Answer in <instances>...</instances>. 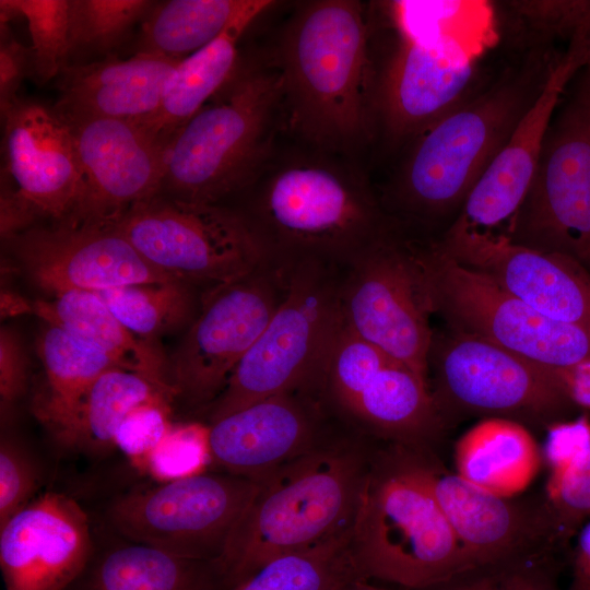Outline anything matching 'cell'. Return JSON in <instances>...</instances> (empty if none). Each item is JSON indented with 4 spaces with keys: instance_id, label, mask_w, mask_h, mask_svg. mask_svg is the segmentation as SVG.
Here are the masks:
<instances>
[{
    "instance_id": "f6af8a7d",
    "label": "cell",
    "mask_w": 590,
    "mask_h": 590,
    "mask_svg": "<svg viewBox=\"0 0 590 590\" xmlns=\"http://www.w3.org/2000/svg\"><path fill=\"white\" fill-rule=\"evenodd\" d=\"M26 76H33L31 47L21 44L7 23H0V109L4 110L19 96Z\"/></svg>"
},
{
    "instance_id": "9a60e30c",
    "label": "cell",
    "mask_w": 590,
    "mask_h": 590,
    "mask_svg": "<svg viewBox=\"0 0 590 590\" xmlns=\"http://www.w3.org/2000/svg\"><path fill=\"white\" fill-rule=\"evenodd\" d=\"M430 363L436 373L432 394L441 417L455 410L546 423L574 405L554 368L473 334L452 330L433 337Z\"/></svg>"
},
{
    "instance_id": "bcb514c9",
    "label": "cell",
    "mask_w": 590,
    "mask_h": 590,
    "mask_svg": "<svg viewBox=\"0 0 590 590\" xmlns=\"http://www.w3.org/2000/svg\"><path fill=\"white\" fill-rule=\"evenodd\" d=\"M554 370L571 403L590 410V362Z\"/></svg>"
},
{
    "instance_id": "7402d4cb",
    "label": "cell",
    "mask_w": 590,
    "mask_h": 590,
    "mask_svg": "<svg viewBox=\"0 0 590 590\" xmlns=\"http://www.w3.org/2000/svg\"><path fill=\"white\" fill-rule=\"evenodd\" d=\"M95 546L84 508L67 494L44 492L0 526L4 590H64Z\"/></svg>"
},
{
    "instance_id": "f546056e",
    "label": "cell",
    "mask_w": 590,
    "mask_h": 590,
    "mask_svg": "<svg viewBox=\"0 0 590 590\" xmlns=\"http://www.w3.org/2000/svg\"><path fill=\"white\" fill-rule=\"evenodd\" d=\"M346 413L400 444L415 446L434 436L444 421L428 382L399 363L384 367Z\"/></svg>"
},
{
    "instance_id": "ee69618b",
    "label": "cell",
    "mask_w": 590,
    "mask_h": 590,
    "mask_svg": "<svg viewBox=\"0 0 590 590\" xmlns=\"http://www.w3.org/2000/svg\"><path fill=\"white\" fill-rule=\"evenodd\" d=\"M30 362L20 334L12 328L0 330V401L3 416L28 388Z\"/></svg>"
},
{
    "instance_id": "6da1fadb",
    "label": "cell",
    "mask_w": 590,
    "mask_h": 590,
    "mask_svg": "<svg viewBox=\"0 0 590 590\" xmlns=\"http://www.w3.org/2000/svg\"><path fill=\"white\" fill-rule=\"evenodd\" d=\"M368 31L353 0L300 5L283 31L276 67L292 127L331 149L356 144L368 129Z\"/></svg>"
},
{
    "instance_id": "b9f144b4",
    "label": "cell",
    "mask_w": 590,
    "mask_h": 590,
    "mask_svg": "<svg viewBox=\"0 0 590 590\" xmlns=\"http://www.w3.org/2000/svg\"><path fill=\"white\" fill-rule=\"evenodd\" d=\"M546 507L559 538L590 516V455L555 484L546 485Z\"/></svg>"
},
{
    "instance_id": "4dcf8cb0",
    "label": "cell",
    "mask_w": 590,
    "mask_h": 590,
    "mask_svg": "<svg viewBox=\"0 0 590 590\" xmlns=\"http://www.w3.org/2000/svg\"><path fill=\"white\" fill-rule=\"evenodd\" d=\"M173 399L144 376L120 367L99 375L76 404L61 436L64 447L99 456L115 448V434L138 405Z\"/></svg>"
},
{
    "instance_id": "3957f363",
    "label": "cell",
    "mask_w": 590,
    "mask_h": 590,
    "mask_svg": "<svg viewBox=\"0 0 590 590\" xmlns=\"http://www.w3.org/2000/svg\"><path fill=\"white\" fill-rule=\"evenodd\" d=\"M276 66L238 62L229 80L172 137L158 194L216 204L258 176L282 104Z\"/></svg>"
},
{
    "instance_id": "f907efd6",
    "label": "cell",
    "mask_w": 590,
    "mask_h": 590,
    "mask_svg": "<svg viewBox=\"0 0 590 590\" xmlns=\"http://www.w3.org/2000/svg\"><path fill=\"white\" fill-rule=\"evenodd\" d=\"M583 26H585L587 33L590 36V1H589L588 9H587V12H586V16H585V20H583Z\"/></svg>"
},
{
    "instance_id": "5b68a950",
    "label": "cell",
    "mask_w": 590,
    "mask_h": 590,
    "mask_svg": "<svg viewBox=\"0 0 590 590\" xmlns=\"http://www.w3.org/2000/svg\"><path fill=\"white\" fill-rule=\"evenodd\" d=\"M248 220L272 260L312 258L343 267L387 232L364 184L326 161L300 160L263 181Z\"/></svg>"
},
{
    "instance_id": "44dd1931",
    "label": "cell",
    "mask_w": 590,
    "mask_h": 590,
    "mask_svg": "<svg viewBox=\"0 0 590 590\" xmlns=\"http://www.w3.org/2000/svg\"><path fill=\"white\" fill-rule=\"evenodd\" d=\"M66 122L86 184L82 204L68 219L115 223L135 204L160 193L167 141L130 121L88 118Z\"/></svg>"
},
{
    "instance_id": "8992f818",
    "label": "cell",
    "mask_w": 590,
    "mask_h": 590,
    "mask_svg": "<svg viewBox=\"0 0 590 590\" xmlns=\"http://www.w3.org/2000/svg\"><path fill=\"white\" fill-rule=\"evenodd\" d=\"M284 263L282 300L206 409L210 423L275 394L323 386L328 354L343 322L340 266L312 258Z\"/></svg>"
},
{
    "instance_id": "f35d334b",
    "label": "cell",
    "mask_w": 590,
    "mask_h": 590,
    "mask_svg": "<svg viewBox=\"0 0 590 590\" xmlns=\"http://www.w3.org/2000/svg\"><path fill=\"white\" fill-rule=\"evenodd\" d=\"M548 553L467 569L434 590H559Z\"/></svg>"
},
{
    "instance_id": "5bb4252c",
    "label": "cell",
    "mask_w": 590,
    "mask_h": 590,
    "mask_svg": "<svg viewBox=\"0 0 590 590\" xmlns=\"http://www.w3.org/2000/svg\"><path fill=\"white\" fill-rule=\"evenodd\" d=\"M285 282L286 264L271 259L236 282L210 288L169 362L174 401L206 411L269 323Z\"/></svg>"
},
{
    "instance_id": "f1b7e54d",
    "label": "cell",
    "mask_w": 590,
    "mask_h": 590,
    "mask_svg": "<svg viewBox=\"0 0 590 590\" xmlns=\"http://www.w3.org/2000/svg\"><path fill=\"white\" fill-rule=\"evenodd\" d=\"M44 378L32 399L34 416L56 440L91 384L117 367L105 355L64 330L47 324L37 341Z\"/></svg>"
},
{
    "instance_id": "4316f807",
    "label": "cell",
    "mask_w": 590,
    "mask_h": 590,
    "mask_svg": "<svg viewBox=\"0 0 590 590\" xmlns=\"http://www.w3.org/2000/svg\"><path fill=\"white\" fill-rule=\"evenodd\" d=\"M457 474L494 495L514 498L539 472L543 455L521 423L487 417L468 429L456 442Z\"/></svg>"
},
{
    "instance_id": "52a82bcc",
    "label": "cell",
    "mask_w": 590,
    "mask_h": 590,
    "mask_svg": "<svg viewBox=\"0 0 590 590\" xmlns=\"http://www.w3.org/2000/svg\"><path fill=\"white\" fill-rule=\"evenodd\" d=\"M470 7L457 1L391 3L400 43L377 101L391 139H414L465 101L480 48L462 23Z\"/></svg>"
},
{
    "instance_id": "4fadbf2b",
    "label": "cell",
    "mask_w": 590,
    "mask_h": 590,
    "mask_svg": "<svg viewBox=\"0 0 590 590\" xmlns=\"http://www.w3.org/2000/svg\"><path fill=\"white\" fill-rule=\"evenodd\" d=\"M259 486L231 473L134 487L115 497L105 518L121 539L197 559H219Z\"/></svg>"
},
{
    "instance_id": "30bf717a",
    "label": "cell",
    "mask_w": 590,
    "mask_h": 590,
    "mask_svg": "<svg viewBox=\"0 0 590 590\" xmlns=\"http://www.w3.org/2000/svg\"><path fill=\"white\" fill-rule=\"evenodd\" d=\"M433 312L452 330L487 340L550 368L590 362V331L553 320L469 268L437 243L418 246Z\"/></svg>"
},
{
    "instance_id": "277c9868",
    "label": "cell",
    "mask_w": 590,
    "mask_h": 590,
    "mask_svg": "<svg viewBox=\"0 0 590 590\" xmlns=\"http://www.w3.org/2000/svg\"><path fill=\"white\" fill-rule=\"evenodd\" d=\"M351 551L364 579L415 590L467 570L452 529L399 444L369 462L352 524Z\"/></svg>"
},
{
    "instance_id": "ac0fdd59",
    "label": "cell",
    "mask_w": 590,
    "mask_h": 590,
    "mask_svg": "<svg viewBox=\"0 0 590 590\" xmlns=\"http://www.w3.org/2000/svg\"><path fill=\"white\" fill-rule=\"evenodd\" d=\"M5 240L31 281L51 296L176 281L151 267L113 223L66 219Z\"/></svg>"
},
{
    "instance_id": "d590c367",
    "label": "cell",
    "mask_w": 590,
    "mask_h": 590,
    "mask_svg": "<svg viewBox=\"0 0 590 590\" xmlns=\"http://www.w3.org/2000/svg\"><path fill=\"white\" fill-rule=\"evenodd\" d=\"M1 23L24 17L32 38L33 76L58 78L69 60V0H1Z\"/></svg>"
},
{
    "instance_id": "7dc6e473",
    "label": "cell",
    "mask_w": 590,
    "mask_h": 590,
    "mask_svg": "<svg viewBox=\"0 0 590 590\" xmlns=\"http://www.w3.org/2000/svg\"><path fill=\"white\" fill-rule=\"evenodd\" d=\"M569 590H590V521L581 528L578 535Z\"/></svg>"
},
{
    "instance_id": "7c38bea8",
    "label": "cell",
    "mask_w": 590,
    "mask_h": 590,
    "mask_svg": "<svg viewBox=\"0 0 590 590\" xmlns=\"http://www.w3.org/2000/svg\"><path fill=\"white\" fill-rule=\"evenodd\" d=\"M343 268V323L427 381L433 308L418 246L387 231Z\"/></svg>"
},
{
    "instance_id": "9c48e42d",
    "label": "cell",
    "mask_w": 590,
    "mask_h": 590,
    "mask_svg": "<svg viewBox=\"0 0 590 590\" xmlns=\"http://www.w3.org/2000/svg\"><path fill=\"white\" fill-rule=\"evenodd\" d=\"M113 224L151 267L187 284L233 283L271 260L247 217L217 204L157 194Z\"/></svg>"
},
{
    "instance_id": "1f68e13d",
    "label": "cell",
    "mask_w": 590,
    "mask_h": 590,
    "mask_svg": "<svg viewBox=\"0 0 590 590\" xmlns=\"http://www.w3.org/2000/svg\"><path fill=\"white\" fill-rule=\"evenodd\" d=\"M251 23L237 24L181 59L170 75L157 115L146 126L169 143L172 137L229 80L239 60L237 42Z\"/></svg>"
},
{
    "instance_id": "60d3db41",
    "label": "cell",
    "mask_w": 590,
    "mask_h": 590,
    "mask_svg": "<svg viewBox=\"0 0 590 590\" xmlns=\"http://www.w3.org/2000/svg\"><path fill=\"white\" fill-rule=\"evenodd\" d=\"M39 471L31 455L12 438L0 442V526L27 506L39 486Z\"/></svg>"
},
{
    "instance_id": "2e32d148",
    "label": "cell",
    "mask_w": 590,
    "mask_h": 590,
    "mask_svg": "<svg viewBox=\"0 0 590 590\" xmlns=\"http://www.w3.org/2000/svg\"><path fill=\"white\" fill-rule=\"evenodd\" d=\"M436 498L464 556L467 569L548 553L558 532L546 507L488 493L444 471L415 445L399 444Z\"/></svg>"
},
{
    "instance_id": "484cf974",
    "label": "cell",
    "mask_w": 590,
    "mask_h": 590,
    "mask_svg": "<svg viewBox=\"0 0 590 590\" xmlns=\"http://www.w3.org/2000/svg\"><path fill=\"white\" fill-rule=\"evenodd\" d=\"M31 314L98 351L117 367L144 376L174 401L169 363L149 339L127 329L97 293L81 290L59 293L34 302Z\"/></svg>"
},
{
    "instance_id": "d6a6232c",
    "label": "cell",
    "mask_w": 590,
    "mask_h": 590,
    "mask_svg": "<svg viewBox=\"0 0 590 590\" xmlns=\"http://www.w3.org/2000/svg\"><path fill=\"white\" fill-rule=\"evenodd\" d=\"M351 535L352 527L309 550L274 558L231 590H335L363 578Z\"/></svg>"
},
{
    "instance_id": "c3c4849f",
    "label": "cell",
    "mask_w": 590,
    "mask_h": 590,
    "mask_svg": "<svg viewBox=\"0 0 590 590\" xmlns=\"http://www.w3.org/2000/svg\"><path fill=\"white\" fill-rule=\"evenodd\" d=\"M32 312V304L14 293L2 292L1 294V316H16Z\"/></svg>"
},
{
    "instance_id": "d4e9b609",
    "label": "cell",
    "mask_w": 590,
    "mask_h": 590,
    "mask_svg": "<svg viewBox=\"0 0 590 590\" xmlns=\"http://www.w3.org/2000/svg\"><path fill=\"white\" fill-rule=\"evenodd\" d=\"M125 540V539H123ZM95 546L80 576L64 590H231L220 559L178 556L141 543Z\"/></svg>"
},
{
    "instance_id": "603a6c76",
    "label": "cell",
    "mask_w": 590,
    "mask_h": 590,
    "mask_svg": "<svg viewBox=\"0 0 590 590\" xmlns=\"http://www.w3.org/2000/svg\"><path fill=\"white\" fill-rule=\"evenodd\" d=\"M317 420L298 392L262 399L210 423L211 463L259 482L318 446Z\"/></svg>"
},
{
    "instance_id": "83f0119b",
    "label": "cell",
    "mask_w": 590,
    "mask_h": 590,
    "mask_svg": "<svg viewBox=\"0 0 590 590\" xmlns=\"http://www.w3.org/2000/svg\"><path fill=\"white\" fill-rule=\"evenodd\" d=\"M270 0H168L156 2L140 25L135 52L184 59L231 27L251 23Z\"/></svg>"
},
{
    "instance_id": "ba28073f",
    "label": "cell",
    "mask_w": 590,
    "mask_h": 590,
    "mask_svg": "<svg viewBox=\"0 0 590 590\" xmlns=\"http://www.w3.org/2000/svg\"><path fill=\"white\" fill-rule=\"evenodd\" d=\"M529 87L523 76L506 80L416 135L397 180L401 208L438 217L463 205L535 99Z\"/></svg>"
},
{
    "instance_id": "7a4b0ae2",
    "label": "cell",
    "mask_w": 590,
    "mask_h": 590,
    "mask_svg": "<svg viewBox=\"0 0 590 590\" xmlns=\"http://www.w3.org/2000/svg\"><path fill=\"white\" fill-rule=\"evenodd\" d=\"M368 467L355 445L317 446L260 480L219 558L233 586L350 529Z\"/></svg>"
},
{
    "instance_id": "7bdbcfd3",
    "label": "cell",
    "mask_w": 590,
    "mask_h": 590,
    "mask_svg": "<svg viewBox=\"0 0 590 590\" xmlns=\"http://www.w3.org/2000/svg\"><path fill=\"white\" fill-rule=\"evenodd\" d=\"M542 455L550 469L547 485L555 484L590 455V418L550 424Z\"/></svg>"
},
{
    "instance_id": "8fae6325",
    "label": "cell",
    "mask_w": 590,
    "mask_h": 590,
    "mask_svg": "<svg viewBox=\"0 0 590 590\" xmlns=\"http://www.w3.org/2000/svg\"><path fill=\"white\" fill-rule=\"evenodd\" d=\"M545 134L529 192L506 235L590 269V66Z\"/></svg>"
},
{
    "instance_id": "74e56055",
    "label": "cell",
    "mask_w": 590,
    "mask_h": 590,
    "mask_svg": "<svg viewBox=\"0 0 590 590\" xmlns=\"http://www.w3.org/2000/svg\"><path fill=\"white\" fill-rule=\"evenodd\" d=\"M209 425L197 422L172 426L150 455L144 473L157 483L204 473L211 464Z\"/></svg>"
},
{
    "instance_id": "d6986e66",
    "label": "cell",
    "mask_w": 590,
    "mask_h": 590,
    "mask_svg": "<svg viewBox=\"0 0 590 590\" xmlns=\"http://www.w3.org/2000/svg\"><path fill=\"white\" fill-rule=\"evenodd\" d=\"M437 244L542 315L590 331V269L578 260L452 225Z\"/></svg>"
},
{
    "instance_id": "ab89813d",
    "label": "cell",
    "mask_w": 590,
    "mask_h": 590,
    "mask_svg": "<svg viewBox=\"0 0 590 590\" xmlns=\"http://www.w3.org/2000/svg\"><path fill=\"white\" fill-rule=\"evenodd\" d=\"M172 412L169 400L142 403L131 410L117 428L115 448L139 472L144 473L150 455L174 425Z\"/></svg>"
},
{
    "instance_id": "681fc988",
    "label": "cell",
    "mask_w": 590,
    "mask_h": 590,
    "mask_svg": "<svg viewBox=\"0 0 590 590\" xmlns=\"http://www.w3.org/2000/svg\"><path fill=\"white\" fill-rule=\"evenodd\" d=\"M335 590H386L379 587L371 586L367 582V579L358 578L349 581Z\"/></svg>"
},
{
    "instance_id": "cb8c5ba5",
    "label": "cell",
    "mask_w": 590,
    "mask_h": 590,
    "mask_svg": "<svg viewBox=\"0 0 590 590\" xmlns=\"http://www.w3.org/2000/svg\"><path fill=\"white\" fill-rule=\"evenodd\" d=\"M181 59L134 52L66 66L57 80L52 108L66 121L106 118L149 125L157 115L166 84Z\"/></svg>"
},
{
    "instance_id": "e575fe53",
    "label": "cell",
    "mask_w": 590,
    "mask_h": 590,
    "mask_svg": "<svg viewBox=\"0 0 590 590\" xmlns=\"http://www.w3.org/2000/svg\"><path fill=\"white\" fill-rule=\"evenodd\" d=\"M155 1L69 0V60L79 64L83 57L114 55L137 25H141Z\"/></svg>"
},
{
    "instance_id": "8d00e7d4",
    "label": "cell",
    "mask_w": 590,
    "mask_h": 590,
    "mask_svg": "<svg viewBox=\"0 0 590 590\" xmlns=\"http://www.w3.org/2000/svg\"><path fill=\"white\" fill-rule=\"evenodd\" d=\"M391 363L397 362L342 322L328 354L323 387L347 412L369 381Z\"/></svg>"
},
{
    "instance_id": "ffe728a7",
    "label": "cell",
    "mask_w": 590,
    "mask_h": 590,
    "mask_svg": "<svg viewBox=\"0 0 590 590\" xmlns=\"http://www.w3.org/2000/svg\"><path fill=\"white\" fill-rule=\"evenodd\" d=\"M590 66V36L579 28L567 51L550 69L533 103L480 178L453 226L492 233L514 221L532 185L543 141L567 86Z\"/></svg>"
},
{
    "instance_id": "836d02e7",
    "label": "cell",
    "mask_w": 590,
    "mask_h": 590,
    "mask_svg": "<svg viewBox=\"0 0 590 590\" xmlns=\"http://www.w3.org/2000/svg\"><path fill=\"white\" fill-rule=\"evenodd\" d=\"M95 293L127 329L149 340L184 326L194 307L189 284L180 281L131 284Z\"/></svg>"
},
{
    "instance_id": "e0dca14e",
    "label": "cell",
    "mask_w": 590,
    "mask_h": 590,
    "mask_svg": "<svg viewBox=\"0 0 590 590\" xmlns=\"http://www.w3.org/2000/svg\"><path fill=\"white\" fill-rule=\"evenodd\" d=\"M1 191L35 221H63L82 204L86 184L69 125L52 107L19 97L4 110Z\"/></svg>"
}]
</instances>
